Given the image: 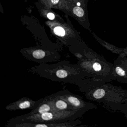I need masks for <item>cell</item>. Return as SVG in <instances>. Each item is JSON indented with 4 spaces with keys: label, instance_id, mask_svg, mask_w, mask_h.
Instances as JSON below:
<instances>
[{
    "label": "cell",
    "instance_id": "10",
    "mask_svg": "<svg viewBox=\"0 0 127 127\" xmlns=\"http://www.w3.org/2000/svg\"><path fill=\"white\" fill-rule=\"evenodd\" d=\"M116 71L117 73L120 76H124L125 75V71L119 67H117L116 68Z\"/></svg>",
    "mask_w": 127,
    "mask_h": 127
},
{
    "label": "cell",
    "instance_id": "4",
    "mask_svg": "<svg viewBox=\"0 0 127 127\" xmlns=\"http://www.w3.org/2000/svg\"><path fill=\"white\" fill-rule=\"evenodd\" d=\"M44 99V98H41L39 100L34 101L29 97L24 96L9 104L6 106L5 108L7 110L11 111L26 109L32 110L38 107L43 101Z\"/></svg>",
    "mask_w": 127,
    "mask_h": 127
},
{
    "label": "cell",
    "instance_id": "5",
    "mask_svg": "<svg viewBox=\"0 0 127 127\" xmlns=\"http://www.w3.org/2000/svg\"><path fill=\"white\" fill-rule=\"evenodd\" d=\"M76 121L74 120L59 123H24L15 124L12 127H71L77 125Z\"/></svg>",
    "mask_w": 127,
    "mask_h": 127
},
{
    "label": "cell",
    "instance_id": "2",
    "mask_svg": "<svg viewBox=\"0 0 127 127\" xmlns=\"http://www.w3.org/2000/svg\"><path fill=\"white\" fill-rule=\"evenodd\" d=\"M80 110L50 111L42 113L26 114L10 119L5 126L12 127L15 124L28 123H59L75 120L80 115Z\"/></svg>",
    "mask_w": 127,
    "mask_h": 127
},
{
    "label": "cell",
    "instance_id": "13",
    "mask_svg": "<svg viewBox=\"0 0 127 127\" xmlns=\"http://www.w3.org/2000/svg\"><path fill=\"white\" fill-rule=\"evenodd\" d=\"M59 0H51L52 3L54 5H56L58 3Z\"/></svg>",
    "mask_w": 127,
    "mask_h": 127
},
{
    "label": "cell",
    "instance_id": "12",
    "mask_svg": "<svg viewBox=\"0 0 127 127\" xmlns=\"http://www.w3.org/2000/svg\"><path fill=\"white\" fill-rule=\"evenodd\" d=\"M47 17L49 20H52L55 19V15L53 13L50 12V13H48L47 15Z\"/></svg>",
    "mask_w": 127,
    "mask_h": 127
},
{
    "label": "cell",
    "instance_id": "7",
    "mask_svg": "<svg viewBox=\"0 0 127 127\" xmlns=\"http://www.w3.org/2000/svg\"><path fill=\"white\" fill-rule=\"evenodd\" d=\"M50 111H58L53 106L50 99V95L44 97L43 101L37 107L32 110L31 112L28 113L29 114H41Z\"/></svg>",
    "mask_w": 127,
    "mask_h": 127
},
{
    "label": "cell",
    "instance_id": "8",
    "mask_svg": "<svg viewBox=\"0 0 127 127\" xmlns=\"http://www.w3.org/2000/svg\"><path fill=\"white\" fill-rule=\"evenodd\" d=\"M105 94V91L103 89H99L95 91L93 94L94 98L99 99L102 98Z\"/></svg>",
    "mask_w": 127,
    "mask_h": 127
},
{
    "label": "cell",
    "instance_id": "6",
    "mask_svg": "<svg viewBox=\"0 0 127 127\" xmlns=\"http://www.w3.org/2000/svg\"><path fill=\"white\" fill-rule=\"evenodd\" d=\"M53 108L58 111L67 110H79L70 104L66 101L59 97L57 93L50 95Z\"/></svg>",
    "mask_w": 127,
    "mask_h": 127
},
{
    "label": "cell",
    "instance_id": "1",
    "mask_svg": "<svg viewBox=\"0 0 127 127\" xmlns=\"http://www.w3.org/2000/svg\"><path fill=\"white\" fill-rule=\"evenodd\" d=\"M76 64L64 60L52 64H39L27 69V71L40 77L56 82L75 84L80 76Z\"/></svg>",
    "mask_w": 127,
    "mask_h": 127
},
{
    "label": "cell",
    "instance_id": "9",
    "mask_svg": "<svg viewBox=\"0 0 127 127\" xmlns=\"http://www.w3.org/2000/svg\"><path fill=\"white\" fill-rule=\"evenodd\" d=\"M54 32L55 34L58 36L64 37L65 35V30L62 27H58L54 29Z\"/></svg>",
    "mask_w": 127,
    "mask_h": 127
},
{
    "label": "cell",
    "instance_id": "11",
    "mask_svg": "<svg viewBox=\"0 0 127 127\" xmlns=\"http://www.w3.org/2000/svg\"><path fill=\"white\" fill-rule=\"evenodd\" d=\"M93 67L94 70L96 71H99L101 69V66L100 64L97 62H95L93 65Z\"/></svg>",
    "mask_w": 127,
    "mask_h": 127
},
{
    "label": "cell",
    "instance_id": "14",
    "mask_svg": "<svg viewBox=\"0 0 127 127\" xmlns=\"http://www.w3.org/2000/svg\"><path fill=\"white\" fill-rule=\"evenodd\" d=\"M95 0V1H96V0Z\"/></svg>",
    "mask_w": 127,
    "mask_h": 127
},
{
    "label": "cell",
    "instance_id": "3",
    "mask_svg": "<svg viewBox=\"0 0 127 127\" xmlns=\"http://www.w3.org/2000/svg\"><path fill=\"white\" fill-rule=\"evenodd\" d=\"M21 53L27 60L38 64L59 62L61 58V56L56 52L42 49L26 50L21 52Z\"/></svg>",
    "mask_w": 127,
    "mask_h": 127
}]
</instances>
